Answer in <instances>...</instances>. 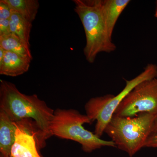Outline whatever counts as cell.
Here are the masks:
<instances>
[{"label":"cell","instance_id":"5bb4252c","mask_svg":"<svg viewBox=\"0 0 157 157\" xmlns=\"http://www.w3.org/2000/svg\"><path fill=\"white\" fill-rule=\"evenodd\" d=\"M12 11L8 4L4 0L0 1V20H9Z\"/></svg>","mask_w":157,"mask_h":157},{"label":"cell","instance_id":"7c38bea8","mask_svg":"<svg viewBox=\"0 0 157 157\" xmlns=\"http://www.w3.org/2000/svg\"><path fill=\"white\" fill-rule=\"evenodd\" d=\"M10 30L25 45L30 48V43L32 22L17 13H12L10 20Z\"/></svg>","mask_w":157,"mask_h":157},{"label":"cell","instance_id":"4fadbf2b","mask_svg":"<svg viewBox=\"0 0 157 157\" xmlns=\"http://www.w3.org/2000/svg\"><path fill=\"white\" fill-rule=\"evenodd\" d=\"M0 47L6 51L14 52L32 61L33 57L30 48L25 45L19 38L13 34L0 36Z\"/></svg>","mask_w":157,"mask_h":157},{"label":"cell","instance_id":"9a60e30c","mask_svg":"<svg viewBox=\"0 0 157 157\" xmlns=\"http://www.w3.org/2000/svg\"><path fill=\"white\" fill-rule=\"evenodd\" d=\"M9 20H0V36L11 34Z\"/></svg>","mask_w":157,"mask_h":157},{"label":"cell","instance_id":"ba28073f","mask_svg":"<svg viewBox=\"0 0 157 157\" xmlns=\"http://www.w3.org/2000/svg\"><path fill=\"white\" fill-rule=\"evenodd\" d=\"M31 62L17 54L5 51L4 57L0 61V74L15 77L27 72Z\"/></svg>","mask_w":157,"mask_h":157},{"label":"cell","instance_id":"ac0fdd59","mask_svg":"<svg viewBox=\"0 0 157 157\" xmlns=\"http://www.w3.org/2000/svg\"><path fill=\"white\" fill-rule=\"evenodd\" d=\"M155 17H157V1L156 2V5L155 9Z\"/></svg>","mask_w":157,"mask_h":157},{"label":"cell","instance_id":"5b68a950","mask_svg":"<svg viewBox=\"0 0 157 157\" xmlns=\"http://www.w3.org/2000/svg\"><path fill=\"white\" fill-rule=\"evenodd\" d=\"M155 78H157V65L148 64L139 75L131 80H126L125 86L117 95L107 94L96 100L94 104V113L92 118L93 122L97 121L94 132L95 135L101 138L117 108L137 85Z\"/></svg>","mask_w":157,"mask_h":157},{"label":"cell","instance_id":"d6986e66","mask_svg":"<svg viewBox=\"0 0 157 157\" xmlns=\"http://www.w3.org/2000/svg\"><path fill=\"white\" fill-rule=\"evenodd\" d=\"M0 157H5L4 156V155H2L1 154V155H0Z\"/></svg>","mask_w":157,"mask_h":157},{"label":"cell","instance_id":"277c9868","mask_svg":"<svg viewBox=\"0 0 157 157\" xmlns=\"http://www.w3.org/2000/svg\"><path fill=\"white\" fill-rule=\"evenodd\" d=\"M91 121L86 114H82L74 109H57L54 110L50 125L52 136L78 142L86 153L104 147H116L112 140L101 139L94 133L85 129V124H91Z\"/></svg>","mask_w":157,"mask_h":157},{"label":"cell","instance_id":"44dd1931","mask_svg":"<svg viewBox=\"0 0 157 157\" xmlns=\"http://www.w3.org/2000/svg\"><path fill=\"white\" fill-rule=\"evenodd\" d=\"M156 18H157V17H156Z\"/></svg>","mask_w":157,"mask_h":157},{"label":"cell","instance_id":"7a4b0ae2","mask_svg":"<svg viewBox=\"0 0 157 157\" xmlns=\"http://www.w3.org/2000/svg\"><path fill=\"white\" fill-rule=\"evenodd\" d=\"M74 11L84 28L86 43L83 50L90 63L95 60L98 54L111 53L117 47L109 36L102 10L101 0H73Z\"/></svg>","mask_w":157,"mask_h":157},{"label":"cell","instance_id":"2e32d148","mask_svg":"<svg viewBox=\"0 0 157 157\" xmlns=\"http://www.w3.org/2000/svg\"><path fill=\"white\" fill-rule=\"evenodd\" d=\"M145 147L157 148V133L150 135L147 140Z\"/></svg>","mask_w":157,"mask_h":157},{"label":"cell","instance_id":"8fae6325","mask_svg":"<svg viewBox=\"0 0 157 157\" xmlns=\"http://www.w3.org/2000/svg\"><path fill=\"white\" fill-rule=\"evenodd\" d=\"M10 7L12 13H17L33 23L39 7L38 0H4Z\"/></svg>","mask_w":157,"mask_h":157},{"label":"cell","instance_id":"9c48e42d","mask_svg":"<svg viewBox=\"0 0 157 157\" xmlns=\"http://www.w3.org/2000/svg\"><path fill=\"white\" fill-rule=\"evenodd\" d=\"M16 129L14 122L6 113L0 109V152L5 157L11 156Z\"/></svg>","mask_w":157,"mask_h":157},{"label":"cell","instance_id":"6da1fadb","mask_svg":"<svg viewBox=\"0 0 157 157\" xmlns=\"http://www.w3.org/2000/svg\"><path fill=\"white\" fill-rule=\"evenodd\" d=\"M0 109L14 122L33 120L40 133L42 146L52 136L50 125L54 110L36 94L27 95L21 92L12 82L0 80Z\"/></svg>","mask_w":157,"mask_h":157},{"label":"cell","instance_id":"8992f818","mask_svg":"<svg viewBox=\"0 0 157 157\" xmlns=\"http://www.w3.org/2000/svg\"><path fill=\"white\" fill-rule=\"evenodd\" d=\"M157 111V78L140 82L123 100L114 115L132 117L142 113Z\"/></svg>","mask_w":157,"mask_h":157},{"label":"cell","instance_id":"30bf717a","mask_svg":"<svg viewBox=\"0 0 157 157\" xmlns=\"http://www.w3.org/2000/svg\"><path fill=\"white\" fill-rule=\"evenodd\" d=\"M130 0H101L102 10L109 36L112 37L117 21Z\"/></svg>","mask_w":157,"mask_h":157},{"label":"cell","instance_id":"e0dca14e","mask_svg":"<svg viewBox=\"0 0 157 157\" xmlns=\"http://www.w3.org/2000/svg\"><path fill=\"white\" fill-rule=\"evenodd\" d=\"M156 133H157V111L155 113V117L152 131V134H156Z\"/></svg>","mask_w":157,"mask_h":157},{"label":"cell","instance_id":"3957f363","mask_svg":"<svg viewBox=\"0 0 157 157\" xmlns=\"http://www.w3.org/2000/svg\"><path fill=\"white\" fill-rule=\"evenodd\" d=\"M155 114L142 113L132 117L113 114L104 130L116 146L132 157L145 147L152 134Z\"/></svg>","mask_w":157,"mask_h":157},{"label":"cell","instance_id":"52a82bcc","mask_svg":"<svg viewBox=\"0 0 157 157\" xmlns=\"http://www.w3.org/2000/svg\"><path fill=\"white\" fill-rule=\"evenodd\" d=\"M31 119H24L14 122L16 127L15 140L11 150L13 157H42L39 155L40 133L36 124Z\"/></svg>","mask_w":157,"mask_h":157},{"label":"cell","instance_id":"ffe728a7","mask_svg":"<svg viewBox=\"0 0 157 157\" xmlns=\"http://www.w3.org/2000/svg\"><path fill=\"white\" fill-rule=\"evenodd\" d=\"M12 157V156H11V157Z\"/></svg>","mask_w":157,"mask_h":157}]
</instances>
